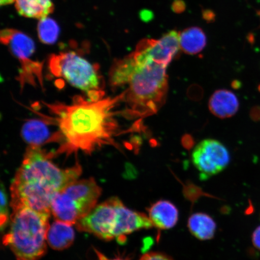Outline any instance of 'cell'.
<instances>
[{
	"label": "cell",
	"instance_id": "obj_1",
	"mask_svg": "<svg viewBox=\"0 0 260 260\" xmlns=\"http://www.w3.org/2000/svg\"><path fill=\"white\" fill-rule=\"evenodd\" d=\"M123 99L121 92L97 101L77 95L69 104L42 103L50 114L43 115L44 118L57 128L53 141L59 146L53 152L54 157L69 156L80 151L92 154L107 146L118 147L115 138L119 125L116 109Z\"/></svg>",
	"mask_w": 260,
	"mask_h": 260
},
{
	"label": "cell",
	"instance_id": "obj_6",
	"mask_svg": "<svg viewBox=\"0 0 260 260\" xmlns=\"http://www.w3.org/2000/svg\"><path fill=\"white\" fill-rule=\"evenodd\" d=\"M48 69L53 76L66 80L86 93L87 99L97 101L105 96V82L97 64H93L74 51L52 54Z\"/></svg>",
	"mask_w": 260,
	"mask_h": 260
},
{
	"label": "cell",
	"instance_id": "obj_9",
	"mask_svg": "<svg viewBox=\"0 0 260 260\" xmlns=\"http://www.w3.org/2000/svg\"><path fill=\"white\" fill-rule=\"evenodd\" d=\"M191 160L205 180L222 172L229 165L231 157L226 146L217 140L205 139L195 146Z\"/></svg>",
	"mask_w": 260,
	"mask_h": 260
},
{
	"label": "cell",
	"instance_id": "obj_19",
	"mask_svg": "<svg viewBox=\"0 0 260 260\" xmlns=\"http://www.w3.org/2000/svg\"><path fill=\"white\" fill-rule=\"evenodd\" d=\"M139 260H174L171 256L165 253L157 252H152L145 253Z\"/></svg>",
	"mask_w": 260,
	"mask_h": 260
},
{
	"label": "cell",
	"instance_id": "obj_4",
	"mask_svg": "<svg viewBox=\"0 0 260 260\" xmlns=\"http://www.w3.org/2000/svg\"><path fill=\"white\" fill-rule=\"evenodd\" d=\"M77 229L106 241L125 242L126 236L153 227L146 214L126 207L118 198L112 197L98 205L76 223Z\"/></svg>",
	"mask_w": 260,
	"mask_h": 260
},
{
	"label": "cell",
	"instance_id": "obj_8",
	"mask_svg": "<svg viewBox=\"0 0 260 260\" xmlns=\"http://www.w3.org/2000/svg\"><path fill=\"white\" fill-rule=\"evenodd\" d=\"M0 39L10 52L18 59L21 67L17 80L22 89L26 84L40 86L44 89L43 63L32 59L35 53V42L28 35L15 29L6 28L1 31Z\"/></svg>",
	"mask_w": 260,
	"mask_h": 260
},
{
	"label": "cell",
	"instance_id": "obj_10",
	"mask_svg": "<svg viewBox=\"0 0 260 260\" xmlns=\"http://www.w3.org/2000/svg\"><path fill=\"white\" fill-rule=\"evenodd\" d=\"M148 217L153 226L160 230L172 229L178 222V210L167 200H159L148 209Z\"/></svg>",
	"mask_w": 260,
	"mask_h": 260
},
{
	"label": "cell",
	"instance_id": "obj_2",
	"mask_svg": "<svg viewBox=\"0 0 260 260\" xmlns=\"http://www.w3.org/2000/svg\"><path fill=\"white\" fill-rule=\"evenodd\" d=\"M54 158L53 152L40 146H28L11 186L12 210L25 207L51 213L54 195L79 180L82 174L79 164L63 169L54 164Z\"/></svg>",
	"mask_w": 260,
	"mask_h": 260
},
{
	"label": "cell",
	"instance_id": "obj_18",
	"mask_svg": "<svg viewBox=\"0 0 260 260\" xmlns=\"http://www.w3.org/2000/svg\"><path fill=\"white\" fill-rule=\"evenodd\" d=\"M11 219L8 209V195L5 188L2 184L1 187V207H0V226L2 231L8 225Z\"/></svg>",
	"mask_w": 260,
	"mask_h": 260
},
{
	"label": "cell",
	"instance_id": "obj_24",
	"mask_svg": "<svg viewBox=\"0 0 260 260\" xmlns=\"http://www.w3.org/2000/svg\"><path fill=\"white\" fill-rule=\"evenodd\" d=\"M257 14H258V15L259 16V18H260V11H258L257 12Z\"/></svg>",
	"mask_w": 260,
	"mask_h": 260
},
{
	"label": "cell",
	"instance_id": "obj_15",
	"mask_svg": "<svg viewBox=\"0 0 260 260\" xmlns=\"http://www.w3.org/2000/svg\"><path fill=\"white\" fill-rule=\"evenodd\" d=\"M188 229L197 239L204 241L213 238L216 231V223L208 214L197 213L188 219Z\"/></svg>",
	"mask_w": 260,
	"mask_h": 260
},
{
	"label": "cell",
	"instance_id": "obj_17",
	"mask_svg": "<svg viewBox=\"0 0 260 260\" xmlns=\"http://www.w3.org/2000/svg\"><path fill=\"white\" fill-rule=\"evenodd\" d=\"M60 28L54 19L45 18L41 19L38 25L39 39L45 44H53L59 35Z\"/></svg>",
	"mask_w": 260,
	"mask_h": 260
},
{
	"label": "cell",
	"instance_id": "obj_13",
	"mask_svg": "<svg viewBox=\"0 0 260 260\" xmlns=\"http://www.w3.org/2000/svg\"><path fill=\"white\" fill-rule=\"evenodd\" d=\"M74 239V231L70 224L56 220L49 226L47 242L52 249L56 251L66 249L73 245Z\"/></svg>",
	"mask_w": 260,
	"mask_h": 260
},
{
	"label": "cell",
	"instance_id": "obj_16",
	"mask_svg": "<svg viewBox=\"0 0 260 260\" xmlns=\"http://www.w3.org/2000/svg\"><path fill=\"white\" fill-rule=\"evenodd\" d=\"M180 44L184 53L197 54L206 47L207 37L202 28L191 27L180 32Z\"/></svg>",
	"mask_w": 260,
	"mask_h": 260
},
{
	"label": "cell",
	"instance_id": "obj_7",
	"mask_svg": "<svg viewBox=\"0 0 260 260\" xmlns=\"http://www.w3.org/2000/svg\"><path fill=\"white\" fill-rule=\"evenodd\" d=\"M102 192L95 179L77 180L54 195L51 213L56 220L74 225L96 206Z\"/></svg>",
	"mask_w": 260,
	"mask_h": 260
},
{
	"label": "cell",
	"instance_id": "obj_22",
	"mask_svg": "<svg viewBox=\"0 0 260 260\" xmlns=\"http://www.w3.org/2000/svg\"><path fill=\"white\" fill-rule=\"evenodd\" d=\"M13 3H15V0H0V5L2 6L12 5Z\"/></svg>",
	"mask_w": 260,
	"mask_h": 260
},
{
	"label": "cell",
	"instance_id": "obj_5",
	"mask_svg": "<svg viewBox=\"0 0 260 260\" xmlns=\"http://www.w3.org/2000/svg\"><path fill=\"white\" fill-rule=\"evenodd\" d=\"M50 213L22 207L13 209L10 229L3 239L17 260H39L47 252Z\"/></svg>",
	"mask_w": 260,
	"mask_h": 260
},
{
	"label": "cell",
	"instance_id": "obj_3",
	"mask_svg": "<svg viewBox=\"0 0 260 260\" xmlns=\"http://www.w3.org/2000/svg\"><path fill=\"white\" fill-rule=\"evenodd\" d=\"M167 68L138 45L133 53L114 61L110 85L113 90H122L123 102L130 116L151 115L164 105L168 90Z\"/></svg>",
	"mask_w": 260,
	"mask_h": 260
},
{
	"label": "cell",
	"instance_id": "obj_23",
	"mask_svg": "<svg viewBox=\"0 0 260 260\" xmlns=\"http://www.w3.org/2000/svg\"><path fill=\"white\" fill-rule=\"evenodd\" d=\"M102 260H109V259H107V258L105 257V258H104V259H103ZM113 260H125V259H123L122 258H116V259H114Z\"/></svg>",
	"mask_w": 260,
	"mask_h": 260
},
{
	"label": "cell",
	"instance_id": "obj_11",
	"mask_svg": "<svg viewBox=\"0 0 260 260\" xmlns=\"http://www.w3.org/2000/svg\"><path fill=\"white\" fill-rule=\"evenodd\" d=\"M210 112L221 119L235 115L239 109L238 98L232 91L220 89L214 92L209 103Z\"/></svg>",
	"mask_w": 260,
	"mask_h": 260
},
{
	"label": "cell",
	"instance_id": "obj_14",
	"mask_svg": "<svg viewBox=\"0 0 260 260\" xmlns=\"http://www.w3.org/2000/svg\"><path fill=\"white\" fill-rule=\"evenodd\" d=\"M15 6L19 15L40 20L48 17L54 9L52 0H15Z\"/></svg>",
	"mask_w": 260,
	"mask_h": 260
},
{
	"label": "cell",
	"instance_id": "obj_12",
	"mask_svg": "<svg viewBox=\"0 0 260 260\" xmlns=\"http://www.w3.org/2000/svg\"><path fill=\"white\" fill-rule=\"evenodd\" d=\"M52 125L48 120L31 119L22 126L21 135L28 146H40L53 143V135L49 126Z\"/></svg>",
	"mask_w": 260,
	"mask_h": 260
},
{
	"label": "cell",
	"instance_id": "obj_20",
	"mask_svg": "<svg viewBox=\"0 0 260 260\" xmlns=\"http://www.w3.org/2000/svg\"><path fill=\"white\" fill-rule=\"evenodd\" d=\"M252 241L253 246L260 251V226L256 228L252 236Z\"/></svg>",
	"mask_w": 260,
	"mask_h": 260
},
{
	"label": "cell",
	"instance_id": "obj_21",
	"mask_svg": "<svg viewBox=\"0 0 260 260\" xmlns=\"http://www.w3.org/2000/svg\"><path fill=\"white\" fill-rule=\"evenodd\" d=\"M172 9H173L174 11L177 13L183 12L185 9L184 2L181 1V0H177V1H175L173 3V5H172Z\"/></svg>",
	"mask_w": 260,
	"mask_h": 260
}]
</instances>
